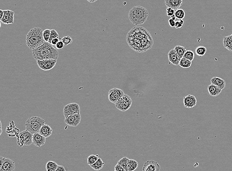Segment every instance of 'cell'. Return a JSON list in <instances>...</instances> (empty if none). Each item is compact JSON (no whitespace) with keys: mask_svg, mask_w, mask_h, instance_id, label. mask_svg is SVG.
<instances>
[{"mask_svg":"<svg viewBox=\"0 0 232 171\" xmlns=\"http://www.w3.org/2000/svg\"><path fill=\"white\" fill-rule=\"evenodd\" d=\"M183 57L192 61L195 57V54L192 50H188L186 52L184 56H183Z\"/></svg>","mask_w":232,"mask_h":171,"instance_id":"32","label":"cell"},{"mask_svg":"<svg viewBox=\"0 0 232 171\" xmlns=\"http://www.w3.org/2000/svg\"><path fill=\"white\" fill-rule=\"evenodd\" d=\"M80 113V107L78 103H71L64 106L63 113L65 118L69 116Z\"/></svg>","mask_w":232,"mask_h":171,"instance_id":"7","label":"cell"},{"mask_svg":"<svg viewBox=\"0 0 232 171\" xmlns=\"http://www.w3.org/2000/svg\"><path fill=\"white\" fill-rule=\"evenodd\" d=\"M65 45H64L63 42L62 41H60L59 42L57 43V44L56 45V48L57 50H61V49H63L64 47H65Z\"/></svg>","mask_w":232,"mask_h":171,"instance_id":"38","label":"cell"},{"mask_svg":"<svg viewBox=\"0 0 232 171\" xmlns=\"http://www.w3.org/2000/svg\"><path fill=\"white\" fill-rule=\"evenodd\" d=\"M87 1L89 2V3H95L98 0H87Z\"/></svg>","mask_w":232,"mask_h":171,"instance_id":"45","label":"cell"},{"mask_svg":"<svg viewBox=\"0 0 232 171\" xmlns=\"http://www.w3.org/2000/svg\"><path fill=\"white\" fill-rule=\"evenodd\" d=\"M223 46L230 52H232V37L231 35L225 37L223 39Z\"/></svg>","mask_w":232,"mask_h":171,"instance_id":"22","label":"cell"},{"mask_svg":"<svg viewBox=\"0 0 232 171\" xmlns=\"http://www.w3.org/2000/svg\"><path fill=\"white\" fill-rule=\"evenodd\" d=\"M37 64L39 68L44 71H49L56 66L57 60H36Z\"/></svg>","mask_w":232,"mask_h":171,"instance_id":"8","label":"cell"},{"mask_svg":"<svg viewBox=\"0 0 232 171\" xmlns=\"http://www.w3.org/2000/svg\"><path fill=\"white\" fill-rule=\"evenodd\" d=\"M179 65L182 68H189L192 66V61L189 60H187V59L183 57V58L181 59V60L180 61Z\"/></svg>","mask_w":232,"mask_h":171,"instance_id":"27","label":"cell"},{"mask_svg":"<svg viewBox=\"0 0 232 171\" xmlns=\"http://www.w3.org/2000/svg\"><path fill=\"white\" fill-rule=\"evenodd\" d=\"M61 41L63 42L65 46L70 45V44L73 43V38L70 36H68L63 37L61 39Z\"/></svg>","mask_w":232,"mask_h":171,"instance_id":"35","label":"cell"},{"mask_svg":"<svg viewBox=\"0 0 232 171\" xmlns=\"http://www.w3.org/2000/svg\"><path fill=\"white\" fill-rule=\"evenodd\" d=\"M32 55L36 60H57L59 56V53L48 42H45L36 49L32 50Z\"/></svg>","mask_w":232,"mask_h":171,"instance_id":"2","label":"cell"},{"mask_svg":"<svg viewBox=\"0 0 232 171\" xmlns=\"http://www.w3.org/2000/svg\"><path fill=\"white\" fill-rule=\"evenodd\" d=\"M174 49L181 59L183 57V56H184L185 53L187 51L186 47H183V46H179V45L175 46Z\"/></svg>","mask_w":232,"mask_h":171,"instance_id":"25","label":"cell"},{"mask_svg":"<svg viewBox=\"0 0 232 171\" xmlns=\"http://www.w3.org/2000/svg\"><path fill=\"white\" fill-rule=\"evenodd\" d=\"M149 17V11L142 6L132 8L128 13V18L135 25H142L146 23Z\"/></svg>","mask_w":232,"mask_h":171,"instance_id":"3","label":"cell"},{"mask_svg":"<svg viewBox=\"0 0 232 171\" xmlns=\"http://www.w3.org/2000/svg\"><path fill=\"white\" fill-rule=\"evenodd\" d=\"M4 157H3V156H1V157H0V162H1V163H0V167H1V166L2 165V164H3V161H4Z\"/></svg>","mask_w":232,"mask_h":171,"instance_id":"44","label":"cell"},{"mask_svg":"<svg viewBox=\"0 0 232 171\" xmlns=\"http://www.w3.org/2000/svg\"><path fill=\"white\" fill-rule=\"evenodd\" d=\"M20 133L22 135V136L24 140L25 141L24 145L29 146L31 144H33L32 139H33V134H32L29 131H27V130L22 131V132Z\"/></svg>","mask_w":232,"mask_h":171,"instance_id":"18","label":"cell"},{"mask_svg":"<svg viewBox=\"0 0 232 171\" xmlns=\"http://www.w3.org/2000/svg\"><path fill=\"white\" fill-rule=\"evenodd\" d=\"M60 38H54V39H53V40L51 41V44L52 46H56L57 44L59 41H60Z\"/></svg>","mask_w":232,"mask_h":171,"instance_id":"39","label":"cell"},{"mask_svg":"<svg viewBox=\"0 0 232 171\" xmlns=\"http://www.w3.org/2000/svg\"><path fill=\"white\" fill-rule=\"evenodd\" d=\"M114 169L116 171H125V169L123 168L122 167H121L119 165H118V164H117L116 165V166L114 167Z\"/></svg>","mask_w":232,"mask_h":171,"instance_id":"40","label":"cell"},{"mask_svg":"<svg viewBox=\"0 0 232 171\" xmlns=\"http://www.w3.org/2000/svg\"><path fill=\"white\" fill-rule=\"evenodd\" d=\"M60 38V36L58 35L57 31L56 30H51V31L50 38L48 43H49L50 44L51 43V41L53 40V39H54V38Z\"/></svg>","mask_w":232,"mask_h":171,"instance_id":"34","label":"cell"},{"mask_svg":"<svg viewBox=\"0 0 232 171\" xmlns=\"http://www.w3.org/2000/svg\"><path fill=\"white\" fill-rule=\"evenodd\" d=\"M45 120L41 117L32 116L26 121L25 124L26 130L33 134L39 133L41 128L45 124Z\"/></svg>","mask_w":232,"mask_h":171,"instance_id":"5","label":"cell"},{"mask_svg":"<svg viewBox=\"0 0 232 171\" xmlns=\"http://www.w3.org/2000/svg\"><path fill=\"white\" fill-rule=\"evenodd\" d=\"M126 41L131 49L139 53L147 51L153 44L150 32L142 27H135L131 29L127 35Z\"/></svg>","mask_w":232,"mask_h":171,"instance_id":"1","label":"cell"},{"mask_svg":"<svg viewBox=\"0 0 232 171\" xmlns=\"http://www.w3.org/2000/svg\"><path fill=\"white\" fill-rule=\"evenodd\" d=\"M125 171H128V170H125Z\"/></svg>","mask_w":232,"mask_h":171,"instance_id":"48","label":"cell"},{"mask_svg":"<svg viewBox=\"0 0 232 171\" xmlns=\"http://www.w3.org/2000/svg\"><path fill=\"white\" fill-rule=\"evenodd\" d=\"M129 159L126 157H123L122 158L120 159L117 162V164L119 165L121 167L125 170H127V166H128V161Z\"/></svg>","mask_w":232,"mask_h":171,"instance_id":"29","label":"cell"},{"mask_svg":"<svg viewBox=\"0 0 232 171\" xmlns=\"http://www.w3.org/2000/svg\"><path fill=\"white\" fill-rule=\"evenodd\" d=\"M98 155H91L87 157V163L89 165L92 166L99 159Z\"/></svg>","mask_w":232,"mask_h":171,"instance_id":"30","label":"cell"},{"mask_svg":"<svg viewBox=\"0 0 232 171\" xmlns=\"http://www.w3.org/2000/svg\"><path fill=\"white\" fill-rule=\"evenodd\" d=\"M4 15V11L3 10H0V20H1L3 18Z\"/></svg>","mask_w":232,"mask_h":171,"instance_id":"43","label":"cell"},{"mask_svg":"<svg viewBox=\"0 0 232 171\" xmlns=\"http://www.w3.org/2000/svg\"><path fill=\"white\" fill-rule=\"evenodd\" d=\"M43 30L39 27L33 28L28 32L26 38L27 46L31 50L36 49L44 43Z\"/></svg>","mask_w":232,"mask_h":171,"instance_id":"4","label":"cell"},{"mask_svg":"<svg viewBox=\"0 0 232 171\" xmlns=\"http://www.w3.org/2000/svg\"><path fill=\"white\" fill-rule=\"evenodd\" d=\"M184 25V21L183 20H179L176 21L175 27L177 29L180 28L183 26Z\"/></svg>","mask_w":232,"mask_h":171,"instance_id":"36","label":"cell"},{"mask_svg":"<svg viewBox=\"0 0 232 171\" xmlns=\"http://www.w3.org/2000/svg\"><path fill=\"white\" fill-rule=\"evenodd\" d=\"M32 142L34 145L40 148L46 143V138L41 135L39 133H35L33 136Z\"/></svg>","mask_w":232,"mask_h":171,"instance_id":"15","label":"cell"},{"mask_svg":"<svg viewBox=\"0 0 232 171\" xmlns=\"http://www.w3.org/2000/svg\"><path fill=\"white\" fill-rule=\"evenodd\" d=\"M168 60L174 66H177L179 64L181 58L178 56L174 49H171L170 50L168 54Z\"/></svg>","mask_w":232,"mask_h":171,"instance_id":"16","label":"cell"},{"mask_svg":"<svg viewBox=\"0 0 232 171\" xmlns=\"http://www.w3.org/2000/svg\"><path fill=\"white\" fill-rule=\"evenodd\" d=\"M164 2L167 8H171L175 11L180 8L183 4V0H165Z\"/></svg>","mask_w":232,"mask_h":171,"instance_id":"17","label":"cell"},{"mask_svg":"<svg viewBox=\"0 0 232 171\" xmlns=\"http://www.w3.org/2000/svg\"><path fill=\"white\" fill-rule=\"evenodd\" d=\"M212 84L215 85L221 90L224 89L226 86V82L224 79L218 77H214L210 80Z\"/></svg>","mask_w":232,"mask_h":171,"instance_id":"20","label":"cell"},{"mask_svg":"<svg viewBox=\"0 0 232 171\" xmlns=\"http://www.w3.org/2000/svg\"><path fill=\"white\" fill-rule=\"evenodd\" d=\"M81 120V116L80 113H77L65 118L64 122L70 126L77 127L80 124Z\"/></svg>","mask_w":232,"mask_h":171,"instance_id":"10","label":"cell"},{"mask_svg":"<svg viewBox=\"0 0 232 171\" xmlns=\"http://www.w3.org/2000/svg\"><path fill=\"white\" fill-rule=\"evenodd\" d=\"M125 93L122 90L118 88H113L109 91L108 97L110 102L116 103Z\"/></svg>","mask_w":232,"mask_h":171,"instance_id":"9","label":"cell"},{"mask_svg":"<svg viewBox=\"0 0 232 171\" xmlns=\"http://www.w3.org/2000/svg\"><path fill=\"white\" fill-rule=\"evenodd\" d=\"M231 36H232V35H231Z\"/></svg>","mask_w":232,"mask_h":171,"instance_id":"49","label":"cell"},{"mask_svg":"<svg viewBox=\"0 0 232 171\" xmlns=\"http://www.w3.org/2000/svg\"><path fill=\"white\" fill-rule=\"evenodd\" d=\"M15 169L14 162L11 159L4 157L3 164L0 167V171H14Z\"/></svg>","mask_w":232,"mask_h":171,"instance_id":"12","label":"cell"},{"mask_svg":"<svg viewBox=\"0 0 232 171\" xmlns=\"http://www.w3.org/2000/svg\"><path fill=\"white\" fill-rule=\"evenodd\" d=\"M207 90H208L209 94L211 96H213V97H215V96H219L222 90L220 89L218 87L213 85V84H212L211 85H209L207 87Z\"/></svg>","mask_w":232,"mask_h":171,"instance_id":"21","label":"cell"},{"mask_svg":"<svg viewBox=\"0 0 232 171\" xmlns=\"http://www.w3.org/2000/svg\"><path fill=\"white\" fill-rule=\"evenodd\" d=\"M4 15L3 18L1 20V23L5 24H11L14 23V11L11 10H5Z\"/></svg>","mask_w":232,"mask_h":171,"instance_id":"13","label":"cell"},{"mask_svg":"<svg viewBox=\"0 0 232 171\" xmlns=\"http://www.w3.org/2000/svg\"><path fill=\"white\" fill-rule=\"evenodd\" d=\"M160 166L154 160H149L144 164L142 171H160Z\"/></svg>","mask_w":232,"mask_h":171,"instance_id":"11","label":"cell"},{"mask_svg":"<svg viewBox=\"0 0 232 171\" xmlns=\"http://www.w3.org/2000/svg\"><path fill=\"white\" fill-rule=\"evenodd\" d=\"M138 162L133 159H130L128 161L127 170L128 171H134L136 170L138 167Z\"/></svg>","mask_w":232,"mask_h":171,"instance_id":"23","label":"cell"},{"mask_svg":"<svg viewBox=\"0 0 232 171\" xmlns=\"http://www.w3.org/2000/svg\"><path fill=\"white\" fill-rule=\"evenodd\" d=\"M116 171V170H115V171Z\"/></svg>","mask_w":232,"mask_h":171,"instance_id":"50","label":"cell"},{"mask_svg":"<svg viewBox=\"0 0 232 171\" xmlns=\"http://www.w3.org/2000/svg\"><path fill=\"white\" fill-rule=\"evenodd\" d=\"M104 165V163L103 162V160L100 158H99L97 161L96 162V163L94 164L93 165L91 166V167L92 169H93L94 170L99 171V170H101L103 168Z\"/></svg>","mask_w":232,"mask_h":171,"instance_id":"26","label":"cell"},{"mask_svg":"<svg viewBox=\"0 0 232 171\" xmlns=\"http://www.w3.org/2000/svg\"><path fill=\"white\" fill-rule=\"evenodd\" d=\"M171 19H172V20H176V17H175V14L174 15H172V17H171Z\"/></svg>","mask_w":232,"mask_h":171,"instance_id":"46","label":"cell"},{"mask_svg":"<svg viewBox=\"0 0 232 171\" xmlns=\"http://www.w3.org/2000/svg\"><path fill=\"white\" fill-rule=\"evenodd\" d=\"M175 11L171 8H167L166 14L168 17H171L175 14Z\"/></svg>","mask_w":232,"mask_h":171,"instance_id":"37","label":"cell"},{"mask_svg":"<svg viewBox=\"0 0 232 171\" xmlns=\"http://www.w3.org/2000/svg\"><path fill=\"white\" fill-rule=\"evenodd\" d=\"M51 31V30L50 29H45L43 31V36L44 40L45 42H49V39H50V38Z\"/></svg>","mask_w":232,"mask_h":171,"instance_id":"33","label":"cell"},{"mask_svg":"<svg viewBox=\"0 0 232 171\" xmlns=\"http://www.w3.org/2000/svg\"><path fill=\"white\" fill-rule=\"evenodd\" d=\"M175 23H176V21L174 20H172V19H171V18H170L169 20H168V23H169L170 26L171 27H174L175 26Z\"/></svg>","mask_w":232,"mask_h":171,"instance_id":"41","label":"cell"},{"mask_svg":"<svg viewBox=\"0 0 232 171\" xmlns=\"http://www.w3.org/2000/svg\"><path fill=\"white\" fill-rule=\"evenodd\" d=\"M2 133V123L1 122V133H0V135H1Z\"/></svg>","mask_w":232,"mask_h":171,"instance_id":"47","label":"cell"},{"mask_svg":"<svg viewBox=\"0 0 232 171\" xmlns=\"http://www.w3.org/2000/svg\"><path fill=\"white\" fill-rule=\"evenodd\" d=\"M175 15L178 20H183L185 17V11L179 8L175 11Z\"/></svg>","mask_w":232,"mask_h":171,"instance_id":"31","label":"cell"},{"mask_svg":"<svg viewBox=\"0 0 232 171\" xmlns=\"http://www.w3.org/2000/svg\"><path fill=\"white\" fill-rule=\"evenodd\" d=\"M206 52H207V49L203 46H199L196 48L195 50L196 54L199 56H204Z\"/></svg>","mask_w":232,"mask_h":171,"instance_id":"28","label":"cell"},{"mask_svg":"<svg viewBox=\"0 0 232 171\" xmlns=\"http://www.w3.org/2000/svg\"><path fill=\"white\" fill-rule=\"evenodd\" d=\"M132 104L131 97L127 95H124L118 100L115 105L117 108L122 112L126 111L129 109Z\"/></svg>","mask_w":232,"mask_h":171,"instance_id":"6","label":"cell"},{"mask_svg":"<svg viewBox=\"0 0 232 171\" xmlns=\"http://www.w3.org/2000/svg\"><path fill=\"white\" fill-rule=\"evenodd\" d=\"M183 102L186 108H192L197 104V100L194 96L189 95L184 98Z\"/></svg>","mask_w":232,"mask_h":171,"instance_id":"14","label":"cell"},{"mask_svg":"<svg viewBox=\"0 0 232 171\" xmlns=\"http://www.w3.org/2000/svg\"><path fill=\"white\" fill-rule=\"evenodd\" d=\"M55 171H66L65 168L63 166L58 165L57 168Z\"/></svg>","mask_w":232,"mask_h":171,"instance_id":"42","label":"cell"},{"mask_svg":"<svg viewBox=\"0 0 232 171\" xmlns=\"http://www.w3.org/2000/svg\"><path fill=\"white\" fill-rule=\"evenodd\" d=\"M39 133L45 138H49L53 134V129L50 126L45 124L41 128Z\"/></svg>","mask_w":232,"mask_h":171,"instance_id":"19","label":"cell"},{"mask_svg":"<svg viewBox=\"0 0 232 171\" xmlns=\"http://www.w3.org/2000/svg\"><path fill=\"white\" fill-rule=\"evenodd\" d=\"M58 166V164L56 163V162L49 161L46 164V171H55L57 170Z\"/></svg>","mask_w":232,"mask_h":171,"instance_id":"24","label":"cell"}]
</instances>
